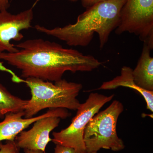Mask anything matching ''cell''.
Wrapping results in <instances>:
<instances>
[{
  "label": "cell",
  "instance_id": "d6986e66",
  "mask_svg": "<svg viewBox=\"0 0 153 153\" xmlns=\"http://www.w3.org/2000/svg\"><path fill=\"white\" fill-rule=\"evenodd\" d=\"M53 1H57V0H53Z\"/></svg>",
  "mask_w": 153,
  "mask_h": 153
},
{
  "label": "cell",
  "instance_id": "ac0fdd59",
  "mask_svg": "<svg viewBox=\"0 0 153 153\" xmlns=\"http://www.w3.org/2000/svg\"><path fill=\"white\" fill-rule=\"evenodd\" d=\"M87 153H97V152H92Z\"/></svg>",
  "mask_w": 153,
  "mask_h": 153
},
{
  "label": "cell",
  "instance_id": "ba28073f",
  "mask_svg": "<svg viewBox=\"0 0 153 153\" xmlns=\"http://www.w3.org/2000/svg\"><path fill=\"white\" fill-rule=\"evenodd\" d=\"M70 115L67 110L62 108H50L44 114L30 118H23L25 116L24 111L9 113L6 114L4 120L0 122V142L15 140L21 132L42 118L56 116L65 119Z\"/></svg>",
  "mask_w": 153,
  "mask_h": 153
},
{
  "label": "cell",
  "instance_id": "9a60e30c",
  "mask_svg": "<svg viewBox=\"0 0 153 153\" xmlns=\"http://www.w3.org/2000/svg\"><path fill=\"white\" fill-rule=\"evenodd\" d=\"M13 0H0V10H8Z\"/></svg>",
  "mask_w": 153,
  "mask_h": 153
},
{
  "label": "cell",
  "instance_id": "277c9868",
  "mask_svg": "<svg viewBox=\"0 0 153 153\" xmlns=\"http://www.w3.org/2000/svg\"><path fill=\"white\" fill-rule=\"evenodd\" d=\"M123 110L122 103L114 100L91 119L83 134L86 153L97 152L102 149L114 152L125 149L123 141L118 136L117 132L118 119Z\"/></svg>",
  "mask_w": 153,
  "mask_h": 153
},
{
  "label": "cell",
  "instance_id": "7c38bea8",
  "mask_svg": "<svg viewBox=\"0 0 153 153\" xmlns=\"http://www.w3.org/2000/svg\"><path fill=\"white\" fill-rule=\"evenodd\" d=\"M0 153H20L15 140H8L5 144L0 142Z\"/></svg>",
  "mask_w": 153,
  "mask_h": 153
},
{
  "label": "cell",
  "instance_id": "5bb4252c",
  "mask_svg": "<svg viewBox=\"0 0 153 153\" xmlns=\"http://www.w3.org/2000/svg\"><path fill=\"white\" fill-rule=\"evenodd\" d=\"M107 0H81L82 7L87 9L97 3Z\"/></svg>",
  "mask_w": 153,
  "mask_h": 153
},
{
  "label": "cell",
  "instance_id": "30bf717a",
  "mask_svg": "<svg viewBox=\"0 0 153 153\" xmlns=\"http://www.w3.org/2000/svg\"><path fill=\"white\" fill-rule=\"evenodd\" d=\"M152 49L143 44L142 52L137 66L133 69L134 82L138 86L148 91H153V58Z\"/></svg>",
  "mask_w": 153,
  "mask_h": 153
},
{
  "label": "cell",
  "instance_id": "2e32d148",
  "mask_svg": "<svg viewBox=\"0 0 153 153\" xmlns=\"http://www.w3.org/2000/svg\"><path fill=\"white\" fill-rule=\"evenodd\" d=\"M25 153H46L45 152L41 150H29L27 149H24Z\"/></svg>",
  "mask_w": 153,
  "mask_h": 153
},
{
  "label": "cell",
  "instance_id": "6da1fadb",
  "mask_svg": "<svg viewBox=\"0 0 153 153\" xmlns=\"http://www.w3.org/2000/svg\"><path fill=\"white\" fill-rule=\"evenodd\" d=\"M15 46L18 52L0 53V60L19 69L25 79L34 77L56 82L62 79L66 71L89 72L102 64L92 55L41 38L26 40Z\"/></svg>",
  "mask_w": 153,
  "mask_h": 153
},
{
  "label": "cell",
  "instance_id": "4fadbf2b",
  "mask_svg": "<svg viewBox=\"0 0 153 153\" xmlns=\"http://www.w3.org/2000/svg\"><path fill=\"white\" fill-rule=\"evenodd\" d=\"M54 153H77L74 149L60 145H56Z\"/></svg>",
  "mask_w": 153,
  "mask_h": 153
},
{
  "label": "cell",
  "instance_id": "3957f363",
  "mask_svg": "<svg viewBox=\"0 0 153 153\" xmlns=\"http://www.w3.org/2000/svg\"><path fill=\"white\" fill-rule=\"evenodd\" d=\"M9 73L13 82H23L30 88L31 98L27 100L24 109L25 118L34 117L39 111L48 108L77 110L81 104L76 98L82 88L80 83L62 79L54 83L34 77L24 79L12 70Z\"/></svg>",
  "mask_w": 153,
  "mask_h": 153
},
{
  "label": "cell",
  "instance_id": "8992f818",
  "mask_svg": "<svg viewBox=\"0 0 153 153\" xmlns=\"http://www.w3.org/2000/svg\"><path fill=\"white\" fill-rule=\"evenodd\" d=\"M33 18V7L17 14L11 13L7 10H0V53L19 51L11 41H20L24 38L21 32L32 27Z\"/></svg>",
  "mask_w": 153,
  "mask_h": 153
},
{
  "label": "cell",
  "instance_id": "7a4b0ae2",
  "mask_svg": "<svg viewBox=\"0 0 153 153\" xmlns=\"http://www.w3.org/2000/svg\"><path fill=\"white\" fill-rule=\"evenodd\" d=\"M126 1L107 0L97 3L80 14L74 24L52 29L37 25L35 28L38 32L55 37L71 47H86L96 33L102 49L112 31L117 27L121 10Z\"/></svg>",
  "mask_w": 153,
  "mask_h": 153
},
{
  "label": "cell",
  "instance_id": "52a82bcc",
  "mask_svg": "<svg viewBox=\"0 0 153 153\" xmlns=\"http://www.w3.org/2000/svg\"><path fill=\"white\" fill-rule=\"evenodd\" d=\"M61 119L56 116L46 117L34 123L33 127L28 131H23L15 141L19 149L41 150L45 152L47 144L52 139L50 133L60 123Z\"/></svg>",
  "mask_w": 153,
  "mask_h": 153
},
{
  "label": "cell",
  "instance_id": "5b68a950",
  "mask_svg": "<svg viewBox=\"0 0 153 153\" xmlns=\"http://www.w3.org/2000/svg\"><path fill=\"white\" fill-rule=\"evenodd\" d=\"M114 96L91 93L85 102L80 104L70 125L60 131L53 133L52 141L55 145L73 148L77 153H86L83 140L84 130L91 119Z\"/></svg>",
  "mask_w": 153,
  "mask_h": 153
},
{
  "label": "cell",
  "instance_id": "e0dca14e",
  "mask_svg": "<svg viewBox=\"0 0 153 153\" xmlns=\"http://www.w3.org/2000/svg\"><path fill=\"white\" fill-rule=\"evenodd\" d=\"M69 1H71L72 2H76L78 1V0H69Z\"/></svg>",
  "mask_w": 153,
  "mask_h": 153
},
{
  "label": "cell",
  "instance_id": "9c48e42d",
  "mask_svg": "<svg viewBox=\"0 0 153 153\" xmlns=\"http://www.w3.org/2000/svg\"><path fill=\"white\" fill-rule=\"evenodd\" d=\"M133 69L128 66H124L121 70L120 75L110 81L104 82L98 89L111 90L119 87H128L138 92L144 98L147 108L153 111V91L144 90L138 86L134 82Z\"/></svg>",
  "mask_w": 153,
  "mask_h": 153
},
{
  "label": "cell",
  "instance_id": "8fae6325",
  "mask_svg": "<svg viewBox=\"0 0 153 153\" xmlns=\"http://www.w3.org/2000/svg\"><path fill=\"white\" fill-rule=\"evenodd\" d=\"M27 100L13 95L2 84H0V119H3L9 113L24 111Z\"/></svg>",
  "mask_w": 153,
  "mask_h": 153
}]
</instances>
